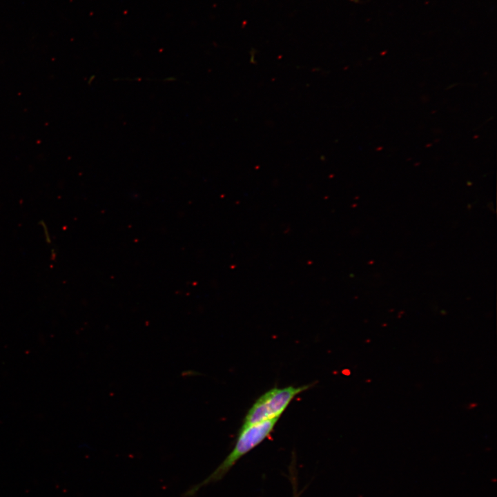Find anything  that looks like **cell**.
Segmentation results:
<instances>
[{
    "label": "cell",
    "mask_w": 497,
    "mask_h": 497,
    "mask_svg": "<svg viewBox=\"0 0 497 497\" xmlns=\"http://www.w3.org/2000/svg\"><path fill=\"white\" fill-rule=\"evenodd\" d=\"M278 419L279 418H274L241 427L235 445L231 453L206 479L190 489L187 495H192L200 487L220 479L240 458L260 445L271 434Z\"/></svg>",
    "instance_id": "cell-1"
},
{
    "label": "cell",
    "mask_w": 497,
    "mask_h": 497,
    "mask_svg": "<svg viewBox=\"0 0 497 497\" xmlns=\"http://www.w3.org/2000/svg\"><path fill=\"white\" fill-rule=\"evenodd\" d=\"M310 385L273 388L262 395L248 411L241 427L280 418L292 400Z\"/></svg>",
    "instance_id": "cell-2"
}]
</instances>
